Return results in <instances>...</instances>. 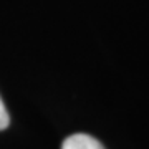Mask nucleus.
Segmentation results:
<instances>
[{"label": "nucleus", "mask_w": 149, "mask_h": 149, "mask_svg": "<svg viewBox=\"0 0 149 149\" xmlns=\"http://www.w3.org/2000/svg\"><path fill=\"white\" fill-rule=\"evenodd\" d=\"M8 123H10V116H8L5 104H3L2 98H0V131H2V129H5L7 126H8Z\"/></svg>", "instance_id": "2"}, {"label": "nucleus", "mask_w": 149, "mask_h": 149, "mask_svg": "<svg viewBox=\"0 0 149 149\" xmlns=\"http://www.w3.org/2000/svg\"><path fill=\"white\" fill-rule=\"evenodd\" d=\"M61 149H104V146L90 134L76 133L65 139Z\"/></svg>", "instance_id": "1"}]
</instances>
